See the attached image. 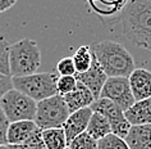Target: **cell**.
Instances as JSON below:
<instances>
[{
  "label": "cell",
  "mask_w": 151,
  "mask_h": 149,
  "mask_svg": "<svg viewBox=\"0 0 151 149\" xmlns=\"http://www.w3.org/2000/svg\"><path fill=\"white\" fill-rule=\"evenodd\" d=\"M64 100L65 104L69 109V113H74L80 109L83 108H90L93 103H95V97L85 85H82L81 82L77 84V87L72 91V93L64 95Z\"/></svg>",
  "instance_id": "12"
},
{
  "label": "cell",
  "mask_w": 151,
  "mask_h": 149,
  "mask_svg": "<svg viewBox=\"0 0 151 149\" xmlns=\"http://www.w3.org/2000/svg\"><path fill=\"white\" fill-rule=\"evenodd\" d=\"M65 149H69V148H65Z\"/></svg>",
  "instance_id": "29"
},
{
  "label": "cell",
  "mask_w": 151,
  "mask_h": 149,
  "mask_svg": "<svg viewBox=\"0 0 151 149\" xmlns=\"http://www.w3.org/2000/svg\"><path fill=\"white\" fill-rule=\"evenodd\" d=\"M124 114L131 126L151 125V98L136 102Z\"/></svg>",
  "instance_id": "14"
},
{
  "label": "cell",
  "mask_w": 151,
  "mask_h": 149,
  "mask_svg": "<svg viewBox=\"0 0 151 149\" xmlns=\"http://www.w3.org/2000/svg\"><path fill=\"white\" fill-rule=\"evenodd\" d=\"M91 109L92 112L100 113L106 118L111 126V131L114 135L122 137V139H126V136L128 135L132 126L127 121L124 110L120 107H118L111 100L99 98L91 105Z\"/></svg>",
  "instance_id": "7"
},
{
  "label": "cell",
  "mask_w": 151,
  "mask_h": 149,
  "mask_svg": "<svg viewBox=\"0 0 151 149\" xmlns=\"http://www.w3.org/2000/svg\"><path fill=\"white\" fill-rule=\"evenodd\" d=\"M100 98L111 100L124 112L136 103L127 77H108L101 90Z\"/></svg>",
  "instance_id": "8"
},
{
  "label": "cell",
  "mask_w": 151,
  "mask_h": 149,
  "mask_svg": "<svg viewBox=\"0 0 151 149\" xmlns=\"http://www.w3.org/2000/svg\"><path fill=\"white\" fill-rule=\"evenodd\" d=\"M39 127L36 126L35 121H18L9 124L8 134V145H18L24 141H27L29 137H32L39 131Z\"/></svg>",
  "instance_id": "13"
},
{
  "label": "cell",
  "mask_w": 151,
  "mask_h": 149,
  "mask_svg": "<svg viewBox=\"0 0 151 149\" xmlns=\"http://www.w3.org/2000/svg\"><path fill=\"white\" fill-rule=\"evenodd\" d=\"M40 64L41 52L35 40L21 39L10 45L9 67L12 77H23L36 73Z\"/></svg>",
  "instance_id": "3"
},
{
  "label": "cell",
  "mask_w": 151,
  "mask_h": 149,
  "mask_svg": "<svg viewBox=\"0 0 151 149\" xmlns=\"http://www.w3.org/2000/svg\"><path fill=\"white\" fill-rule=\"evenodd\" d=\"M0 149H10L9 145H0Z\"/></svg>",
  "instance_id": "28"
},
{
  "label": "cell",
  "mask_w": 151,
  "mask_h": 149,
  "mask_svg": "<svg viewBox=\"0 0 151 149\" xmlns=\"http://www.w3.org/2000/svg\"><path fill=\"white\" fill-rule=\"evenodd\" d=\"M76 66V71L77 73H83V72L88 71L92 64L93 54L91 52V47L88 45H82L76 50L74 55L72 57Z\"/></svg>",
  "instance_id": "18"
},
{
  "label": "cell",
  "mask_w": 151,
  "mask_h": 149,
  "mask_svg": "<svg viewBox=\"0 0 151 149\" xmlns=\"http://www.w3.org/2000/svg\"><path fill=\"white\" fill-rule=\"evenodd\" d=\"M10 149H46L41 135V130H39L32 137H29L27 141L18 145H9Z\"/></svg>",
  "instance_id": "23"
},
{
  "label": "cell",
  "mask_w": 151,
  "mask_h": 149,
  "mask_svg": "<svg viewBox=\"0 0 151 149\" xmlns=\"http://www.w3.org/2000/svg\"><path fill=\"white\" fill-rule=\"evenodd\" d=\"M91 52L108 77H129L134 68V59L126 47L111 40L93 44Z\"/></svg>",
  "instance_id": "2"
},
{
  "label": "cell",
  "mask_w": 151,
  "mask_h": 149,
  "mask_svg": "<svg viewBox=\"0 0 151 149\" xmlns=\"http://www.w3.org/2000/svg\"><path fill=\"white\" fill-rule=\"evenodd\" d=\"M136 102L151 98V72L146 68H136L128 77Z\"/></svg>",
  "instance_id": "11"
},
{
  "label": "cell",
  "mask_w": 151,
  "mask_h": 149,
  "mask_svg": "<svg viewBox=\"0 0 151 149\" xmlns=\"http://www.w3.org/2000/svg\"><path fill=\"white\" fill-rule=\"evenodd\" d=\"M69 114L64 98L58 94L37 103L35 124L41 131L49 129H63Z\"/></svg>",
  "instance_id": "5"
},
{
  "label": "cell",
  "mask_w": 151,
  "mask_h": 149,
  "mask_svg": "<svg viewBox=\"0 0 151 149\" xmlns=\"http://www.w3.org/2000/svg\"><path fill=\"white\" fill-rule=\"evenodd\" d=\"M0 107L10 124L18 121H35L37 102L16 89L9 90L0 99Z\"/></svg>",
  "instance_id": "6"
},
{
  "label": "cell",
  "mask_w": 151,
  "mask_h": 149,
  "mask_svg": "<svg viewBox=\"0 0 151 149\" xmlns=\"http://www.w3.org/2000/svg\"><path fill=\"white\" fill-rule=\"evenodd\" d=\"M78 81L76 80V76H59L58 82H56V89L58 94L64 97V95L72 93L77 87Z\"/></svg>",
  "instance_id": "22"
},
{
  "label": "cell",
  "mask_w": 151,
  "mask_h": 149,
  "mask_svg": "<svg viewBox=\"0 0 151 149\" xmlns=\"http://www.w3.org/2000/svg\"><path fill=\"white\" fill-rule=\"evenodd\" d=\"M10 122L8 121L5 113L3 112L1 107H0V145H8V139H6V134H8V127Z\"/></svg>",
  "instance_id": "25"
},
{
  "label": "cell",
  "mask_w": 151,
  "mask_h": 149,
  "mask_svg": "<svg viewBox=\"0 0 151 149\" xmlns=\"http://www.w3.org/2000/svg\"><path fill=\"white\" fill-rule=\"evenodd\" d=\"M13 89V82L10 76H5L0 73V99L8 93L9 90Z\"/></svg>",
  "instance_id": "26"
},
{
  "label": "cell",
  "mask_w": 151,
  "mask_h": 149,
  "mask_svg": "<svg viewBox=\"0 0 151 149\" xmlns=\"http://www.w3.org/2000/svg\"><path fill=\"white\" fill-rule=\"evenodd\" d=\"M58 78L59 75L55 72H44V73H33L23 77H12V82L13 89L21 91L39 103L58 95V89H56Z\"/></svg>",
  "instance_id": "4"
},
{
  "label": "cell",
  "mask_w": 151,
  "mask_h": 149,
  "mask_svg": "<svg viewBox=\"0 0 151 149\" xmlns=\"http://www.w3.org/2000/svg\"><path fill=\"white\" fill-rule=\"evenodd\" d=\"M9 50L10 44L3 35H0V73L10 76V67H9ZM12 77V76H10Z\"/></svg>",
  "instance_id": "19"
},
{
  "label": "cell",
  "mask_w": 151,
  "mask_h": 149,
  "mask_svg": "<svg viewBox=\"0 0 151 149\" xmlns=\"http://www.w3.org/2000/svg\"><path fill=\"white\" fill-rule=\"evenodd\" d=\"M16 5V0H0V13L10 9Z\"/></svg>",
  "instance_id": "27"
},
{
  "label": "cell",
  "mask_w": 151,
  "mask_h": 149,
  "mask_svg": "<svg viewBox=\"0 0 151 149\" xmlns=\"http://www.w3.org/2000/svg\"><path fill=\"white\" fill-rule=\"evenodd\" d=\"M76 80L87 87L97 100V99L100 98L101 90H103L105 82H106V80H108V76L104 72L103 68H101L99 62H97V59L95 58V55H93L92 64H91V67H90V70L83 72V73H77L76 75Z\"/></svg>",
  "instance_id": "9"
},
{
  "label": "cell",
  "mask_w": 151,
  "mask_h": 149,
  "mask_svg": "<svg viewBox=\"0 0 151 149\" xmlns=\"http://www.w3.org/2000/svg\"><path fill=\"white\" fill-rule=\"evenodd\" d=\"M97 149H129L126 140L122 137L110 134L106 137L97 141Z\"/></svg>",
  "instance_id": "21"
},
{
  "label": "cell",
  "mask_w": 151,
  "mask_h": 149,
  "mask_svg": "<svg viewBox=\"0 0 151 149\" xmlns=\"http://www.w3.org/2000/svg\"><path fill=\"white\" fill-rule=\"evenodd\" d=\"M46 149H65L68 148L67 137L63 129H49L41 131Z\"/></svg>",
  "instance_id": "17"
},
{
  "label": "cell",
  "mask_w": 151,
  "mask_h": 149,
  "mask_svg": "<svg viewBox=\"0 0 151 149\" xmlns=\"http://www.w3.org/2000/svg\"><path fill=\"white\" fill-rule=\"evenodd\" d=\"M120 20L124 36L136 47L151 52V1H128Z\"/></svg>",
  "instance_id": "1"
},
{
  "label": "cell",
  "mask_w": 151,
  "mask_h": 149,
  "mask_svg": "<svg viewBox=\"0 0 151 149\" xmlns=\"http://www.w3.org/2000/svg\"><path fill=\"white\" fill-rule=\"evenodd\" d=\"M87 134H90L96 141H99L104 137H106L108 135L113 134L111 131V126L109 124V121L105 118L103 114L93 112L91 116V120L88 122L87 126Z\"/></svg>",
  "instance_id": "16"
},
{
  "label": "cell",
  "mask_w": 151,
  "mask_h": 149,
  "mask_svg": "<svg viewBox=\"0 0 151 149\" xmlns=\"http://www.w3.org/2000/svg\"><path fill=\"white\" fill-rule=\"evenodd\" d=\"M56 72L59 76H76L77 71H76V66L72 57H65L62 58L56 64Z\"/></svg>",
  "instance_id": "24"
},
{
  "label": "cell",
  "mask_w": 151,
  "mask_h": 149,
  "mask_svg": "<svg viewBox=\"0 0 151 149\" xmlns=\"http://www.w3.org/2000/svg\"><path fill=\"white\" fill-rule=\"evenodd\" d=\"M124 140L129 149H151V125L132 126Z\"/></svg>",
  "instance_id": "15"
},
{
  "label": "cell",
  "mask_w": 151,
  "mask_h": 149,
  "mask_svg": "<svg viewBox=\"0 0 151 149\" xmlns=\"http://www.w3.org/2000/svg\"><path fill=\"white\" fill-rule=\"evenodd\" d=\"M69 149H97V141L87 134V131L78 135L68 144Z\"/></svg>",
  "instance_id": "20"
},
{
  "label": "cell",
  "mask_w": 151,
  "mask_h": 149,
  "mask_svg": "<svg viewBox=\"0 0 151 149\" xmlns=\"http://www.w3.org/2000/svg\"><path fill=\"white\" fill-rule=\"evenodd\" d=\"M92 113L93 112H92L91 107H90V108H83V109H80L77 112L69 114L68 120L65 121V124L63 126V131L65 134L68 144L73 139H76L78 135L86 132Z\"/></svg>",
  "instance_id": "10"
}]
</instances>
